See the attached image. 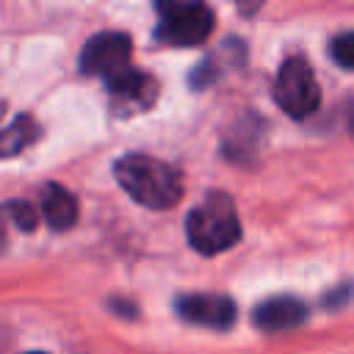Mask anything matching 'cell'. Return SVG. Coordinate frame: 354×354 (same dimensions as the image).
Segmentation results:
<instances>
[{"label":"cell","instance_id":"obj_7","mask_svg":"<svg viewBox=\"0 0 354 354\" xmlns=\"http://www.w3.org/2000/svg\"><path fill=\"white\" fill-rule=\"evenodd\" d=\"M108 94H111L113 111L119 116L141 113L158 100V83H155V77H149L147 72L133 66L130 72H124L122 77L108 83Z\"/></svg>","mask_w":354,"mask_h":354},{"label":"cell","instance_id":"obj_4","mask_svg":"<svg viewBox=\"0 0 354 354\" xmlns=\"http://www.w3.org/2000/svg\"><path fill=\"white\" fill-rule=\"evenodd\" d=\"M155 36L171 47H196L213 33V11L205 3H160Z\"/></svg>","mask_w":354,"mask_h":354},{"label":"cell","instance_id":"obj_13","mask_svg":"<svg viewBox=\"0 0 354 354\" xmlns=\"http://www.w3.org/2000/svg\"><path fill=\"white\" fill-rule=\"evenodd\" d=\"M6 210H8V216H11V221H14L17 227H22V230H36V224H39V213H36V207H33L30 202L14 199V202L6 205Z\"/></svg>","mask_w":354,"mask_h":354},{"label":"cell","instance_id":"obj_17","mask_svg":"<svg viewBox=\"0 0 354 354\" xmlns=\"http://www.w3.org/2000/svg\"><path fill=\"white\" fill-rule=\"evenodd\" d=\"M28 354H44V351H28Z\"/></svg>","mask_w":354,"mask_h":354},{"label":"cell","instance_id":"obj_8","mask_svg":"<svg viewBox=\"0 0 354 354\" xmlns=\"http://www.w3.org/2000/svg\"><path fill=\"white\" fill-rule=\"evenodd\" d=\"M252 321L263 332H288L307 321V307L301 299L282 293V296H271L260 301L252 313Z\"/></svg>","mask_w":354,"mask_h":354},{"label":"cell","instance_id":"obj_5","mask_svg":"<svg viewBox=\"0 0 354 354\" xmlns=\"http://www.w3.org/2000/svg\"><path fill=\"white\" fill-rule=\"evenodd\" d=\"M130 58H133V41L127 33L122 30H102L94 33L80 53V72L86 75H97L105 83L122 77L124 72H130Z\"/></svg>","mask_w":354,"mask_h":354},{"label":"cell","instance_id":"obj_3","mask_svg":"<svg viewBox=\"0 0 354 354\" xmlns=\"http://www.w3.org/2000/svg\"><path fill=\"white\" fill-rule=\"evenodd\" d=\"M274 100L290 119H307L318 111L321 88L313 75V66L304 58L293 55L279 66L274 80Z\"/></svg>","mask_w":354,"mask_h":354},{"label":"cell","instance_id":"obj_18","mask_svg":"<svg viewBox=\"0 0 354 354\" xmlns=\"http://www.w3.org/2000/svg\"><path fill=\"white\" fill-rule=\"evenodd\" d=\"M0 246H3V232H0Z\"/></svg>","mask_w":354,"mask_h":354},{"label":"cell","instance_id":"obj_11","mask_svg":"<svg viewBox=\"0 0 354 354\" xmlns=\"http://www.w3.org/2000/svg\"><path fill=\"white\" fill-rule=\"evenodd\" d=\"M260 130H263V124H260L257 116L243 119V122L235 127V133L227 136V147H224L227 155L235 158V160H243L246 155H254L257 141H260Z\"/></svg>","mask_w":354,"mask_h":354},{"label":"cell","instance_id":"obj_1","mask_svg":"<svg viewBox=\"0 0 354 354\" xmlns=\"http://www.w3.org/2000/svg\"><path fill=\"white\" fill-rule=\"evenodd\" d=\"M116 183L144 207L169 210L183 199V177L166 160L144 152H127L113 163Z\"/></svg>","mask_w":354,"mask_h":354},{"label":"cell","instance_id":"obj_10","mask_svg":"<svg viewBox=\"0 0 354 354\" xmlns=\"http://www.w3.org/2000/svg\"><path fill=\"white\" fill-rule=\"evenodd\" d=\"M41 136V127L33 116H17L11 124L0 127V158H14L33 147Z\"/></svg>","mask_w":354,"mask_h":354},{"label":"cell","instance_id":"obj_12","mask_svg":"<svg viewBox=\"0 0 354 354\" xmlns=\"http://www.w3.org/2000/svg\"><path fill=\"white\" fill-rule=\"evenodd\" d=\"M329 55L337 66L343 69H351L354 72V30H346V33H337L329 44Z\"/></svg>","mask_w":354,"mask_h":354},{"label":"cell","instance_id":"obj_14","mask_svg":"<svg viewBox=\"0 0 354 354\" xmlns=\"http://www.w3.org/2000/svg\"><path fill=\"white\" fill-rule=\"evenodd\" d=\"M351 299H354V282H343V285H335L332 290H326L324 299H321V304H324L326 310H340V307H346Z\"/></svg>","mask_w":354,"mask_h":354},{"label":"cell","instance_id":"obj_16","mask_svg":"<svg viewBox=\"0 0 354 354\" xmlns=\"http://www.w3.org/2000/svg\"><path fill=\"white\" fill-rule=\"evenodd\" d=\"M346 124H348V130H351V136H354V102L348 105V116H346Z\"/></svg>","mask_w":354,"mask_h":354},{"label":"cell","instance_id":"obj_6","mask_svg":"<svg viewBox=\"0 0 354 354\" xmlns=\"http://www.w3.org/2000/svg\"><path fill=\"white\" fill-rule=\"evenodd\" d=\"M180 318L207 326V329H230L235 324V301L224 293H183L174 301Z\"/></svg>","mask_w":354,"mask_h":354},{"label":"cell","instance_id":"obj_15","mask_svg":"<svg viewBox=\"0 0 354 354\" xmlns=\"http://www.w3.org/2000/svg\"><path fill=\"white\" fill-rule=\"evenodd\" d=\"M111 307H119L116 313H124V315H136V304H124V301H111Z\"/></svg>","mask_w":354,"mask_h":354},{"label":"cell","instance_id":"obj_2","mask_svg":"<svg viewBox=\"0 0 354 354\" xmlns=\"http://www.w3.org/2000/svg\"><path fill=\"white\" fill-rule=\"evenodd\" d=\"M188 243L199 254H218L238 243L241 221L235 202L224 191H210L202 205H196L185 218Z\"/></svg>","mask_w":354,"mask_h":354},{"label":"cell","instance_id":"obj_9","mask_svg":"<svg viewBox=\"0 0 354 354\" xmlns=\"http://www.w3.org/2000/svg\"><path fill=\"white\" fill-rule=\"evenodd\" d=\"M77 213H80V207H77V199H75L72 191H66L58 183L44 185V191H41V216H44L50 230L61 232V230L75 227Z\"/></svg>","mask_w":354,"mask_h":354}]
</instances>
